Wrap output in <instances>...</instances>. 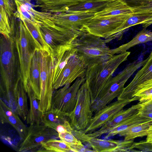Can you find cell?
I'll return each instance as SVG.
<instances>
[{
    "label": "cell",
    "instance_id": "74e56055",
    "mask_svg": "<svg viewBox=\"0 0 152 152\" xmlns=\"http://www.w3.org/2000/svg\"><path fill=\"white\" fill-rule=\"evenodd\" d=\"M0 6L3 7L10 18L16 11L13 0H0Z\"/></svg>",
    "mask_w": 152,
    "mask_h": 152
},
{
    "label": "cell",
    "instance_id": "b9f144b4",
    "mask_svg": "<svg viewBox=\"0 0 152 152\" xmlns=\"http://www.w3.org/2000/svg\"><path fill=\"white\" fill-rule=\"evenodd\" d=\"M125 1H130V0H135V1H148V0H123Z\"/></svg>",
    "mask_w": 152,
    "mask_h": 152
},
{
    "label": "cell",
    "instance_id": "d6986e66",
    "mask_svg": "<svg viewBox=\"0 0 152 152\" xmlns=\"http://www.w3.org/2000/svg\"><path fill=\"white\" fill-rule=\"evenodd\" d=\"M142 24L146 28L152 24V15H144L132 14L124 24L104 39L106 43L114 39H121L124 34L132 26Z\"/></svg>",
    "mask_w": 152,
    "mask_h": 152
},
{
    "label": "cell",
    "instance_id": "5bb4252c",
    "mask_svg": "<svg viewBox=\"0 0 152 152\" xmlns=\"http://www.w3.org/2000/svg\"><path fill=\"white\" fill-rule=\"evenodd\" d=\"M136 100L135 97L131 99L117 100L110 103L95 113L92 118L89 126L84 131V133H92L101 128L116 113L131 102Z\"/></svg>",
    "mask_w": 152,
    "mask_h": 152
},
{
    "label": "cell",
    "instance_id": "4fadbf2b",
    "mask_svg": "<svg viewBox=\"0 0 152 152\" xmlns=\"http://www.w3.org/2000/svg\"><path fill=\"white\" fill-rule=\"evenodd\" d=\"M86 68L75 54L72 56L63 68L56 80L53 83L54 90L71 84L79 77L85 76Z\"/></svg>",
    "mask_w": 152,
    "mask_h": 152
},
{
    "label": "cell",
    "instance_id": "4dcf8cb0",
    "mask_svg": "<svg viewBox=\"0 0 152 152\" xmlns=\"http://www.w3.org/2000/svg\"><path fill=\"white\" fill-rule=\"evenodd\" d=\"M39 152H72L70 145L60 140L52 139L42 144Z\"/></svg>",
    "mask_w": 152,
    "mask_h": 152
},
{
    "label": "cell",
    "instance_id": "f546056e",
    "mask_svg": "<svg viewBox=\"0 0 152 152\" xmlns=\"http://www.w3.org/2000/svg\"><path fill=\"white\" fill-rule=\"evenodd\" d=\"M21 20L35 40L39 49L51 53L49 47L42 36L38 24L31 23L25 19Z\"/></svg>",
    "mask_w": 152,
    "mask_h": 152
},
{
    "label": "cell",
    "instance_id": "e0dca14e",
    "mask_svg": "<svg viewBox=\"0 0 152 152\" xmlns=\"http://www.w3.org/2000/svg\"><path fill=\"white\" fill-rule=\"evenodd\" d=\"M42 123L55 130L58 134L66 132H72L73 130L68 117L53 108L43 113Z\"/></svg>",
    "mask_w": 152,
    "mask_h": 152
},
{
    "label": "cell",
    "instance_id": "ab89813d",
    "mask_svg": "<svg viewBox=\"0 0 152 152\" xmlns=\"http://www.w3.org/2000/svg\"><path fill=\"white\" fill-rule=\"evenodd\" d=\"M72 152H95L93 150L88 149L85 147L82 144L70 145Z\"/></svg>",
    "mask_w": 152,
    "mask_h": 152
},
{
    "label": "cell",
    "instance_id": "d4e9b609",
    "mask_svg": "<svg viewBox=\"0 0 152 152\" xmlns=\"http://www.w3.org/2000/svg\"><path fill=\"white\" fill-rule=\"evenodd\" d=\"M39 57L37 50L32 58L30 67V84L35 97L39 100L41 88V75Z\"/></svg>",
    "mask_w": 152,
    "mask_h": 152
},
{
    "label": "cell",
    "instance_id": "8992f818",
    "mask_svg": "<svg viewBox=\"0 0 152 152\" xmlns=\"http://www.w3.org/2000/svg\"><path fill=\"white\" fill-rule=\"evenodd\" d=\"M40 69L41 88L39 108L43 113L51 108L54 89L53 85V57L52 53L37 50Z\"/></svg>",
    "mask_w": 152,
    "mask_h": 152
},
{
    "label": "cell",
    "instance_id": "2e32d148",
    "mask_svg": "<svg viewBox=\"0 0 152 152\" xmlns=\"http://www.w3.org/2000/svg\"><path fill=\"white\" fill-rule=\"evenodd\" d=\"M147 62L139 70L129 84L125 87L117 100H124L132 98L137 86L143 82L152 79V50Z\"/></svg>",
    "mask_w": 152,
    "mask_h": 152
},
{
    "label": "cell",
    "instance_id": "83f0119b",
    "mask_svg": "<svg viewBox=\"0 0 152 152\" xmlns=\"http://www.w3.org/2000/svg\"><path fill=\"white\" fill-rule=\"evenodd\" d=\"M152 124V119L137 124L120 132L118 135L124 137V140L134 139L137 137H142L147 135V131Z\"/></svg>",
    "mask_w": 152,
    "mask_h": 152
},
{
    "label": "cell",
    "instance_id": "9a60e30c",
    "mask_svg": "<svg viewBox=\"0 0 152 152\" xmlns=\"http://www.w3.org/2000/svg\"><path fill=\"white\" fill-rule=\"evenodd\" d=\"M95 13H71L66 12L52 14L50 20L55 24L71 30L82 31L84 25L94 18Z\"/></svg>",
    "mask_w": 152,
    "mask_h": 152
},
{
    "label": "cell",
    "instance_id": "7402d4cb",
    "mask_svg": "<svg viewBox=\"0 0 152 152\" xmlns=\"http://www.w3.org/2000/svg\"><path fill=\"white\" fill-rule=\"evenodd\" d=\"M115 0H93L81 2L70 7L66 12L71 13L99 12Z\"/></svg>",
    "mask_w": 152,
    "mask_h": 152
},
{
    "label": "cell",
    "instance_id": "f1b7e54d",
    "mask_svg": "<svg viewBox=\"0 0 152 152\" xmlns=\"http://www.w3.org/2000/svg\"><path fill=\"white\" fill-rule=\"evenodd\" d=\"M152 119L141 116L138 113L132 117L119 124L111 129L107 134L105 137L108 138L114 136L121 132L134 125L143 123Z\"/></svg>",
    "mask_w": 152,
    "mask_h": 152
},
{
    "label": "cell",
    "instance_id": "ba28073f",
    "mask_svg": "<svg viewBox=\"0 0 152 152\" xmlns=\"http://www.w3.org/2000/svg\"><path fill=\"white\" fill-rule=\"evenodd\" d=\"M38 25L42 36L51 53L60 46L72 42L83 32L58 26L50 19L44 20Z\"/></svg>",
    "mask_w": 152,
    "mask_h": 152
},
{
    "label": "cell",
    "instance_id": "7c38bea8",
    "mask_svg": "<svg viewBox=\"0 0 152 152\" xmlns=\"http://www.w3.org/2000/svg\"><path fill=\"white\" fill-rule=\"evenodd\" d=\"M74 135L82 142L87 143L95 152H116L131 151L134 139L116 140L102 139L89 136L86 134L73 129Z\"/></svg>",
    "mask_w": 152,
    "mask_h": 152
},
{
    "label": "cell",
    "instance_id": "44dd1931",
    "mask_svg": "<svg viewBox=\"0 0 152 152\" xmlns=\"http://www.w3.org/2000/svg\"><path fill=\"white\" fill-rule=\"evenodd\" d=\"M93 0H37L34 7L41 8L42 12L56 13L66 12L69 8L81 2Z\"/></svg>",
    "mask_w": 152,
    "mask_h": 152
},
{
    "label": "cell",
    "instance_id": "8d00e7d4",
    "mask_svg": "<svg viewBox=\"0 0 152 152\" xmlns=\"http://www.w3.org/2000/svg\"><path fill=\"white\" fill-rule=\"evenodd\" d=\"M59 138L69 145L80 144L82 142L77 139L72 132H66L58 134Z\"/></svg>",
    "mask_w": 152,
    "mask_h": 152
},
{
    "label": "cell",
    "instance_id": "ffe728a7",
    "mask_svg": "<svg viewBox=\"0 0 152 152\" xmlns=\"http://www.w3.org/2000/svg\"><path fill=\"white\" fill-rule=\"evenodd\" d=\"M0 121L2 123H7L11 125L17 131L21 139L23 140L27 133V129L18 116L1 99H0Z\"/></svg>",
    "mask_w": 152,
    "mask_h": 152
},
{
    "label": "cell",
    "instance_id": "52a82bcc",
    "mask_svg": "<svg viewBox=\"0 0 152 152\" xmlns=\"http://www.w3.org/2000/svg\"><path fill=\"white\" fill-rule=\"evenodd\" d=\"M91 105L89 91L85 81L78 91L75 107L68 117L73 129L83 132L88 127L93 116Z\"/></svg>",
    "mask_w": 152,
    "mask_h": 152
},
{
    "label": "cell",
    "instance_id": "603a6c76",
    "mask_svg": "<svg viewBox=\"0 0 152 152\" xmlns=\"http://www.w3.org/2000/svg\"><path fill=\"white\" fill-rule=\"evenodd\" d=\"M131 7L123 0H115L102 10L95 13L94 18H109L121 14H132Z\"/></svg>",
    "mask_w": 152,
    "mask_h": 152
},
{
    "label": "cell",
    "instance_id": "ac0fdd59",
    "mask_svg": "<svg viewBox=\"0 0 152 152\" xmlns=\"http://www.w3.org/2000/svg\"><path fill=\"white\" fill-rule=\"evenodd\" d=\"M140 107V104L139 102L126 110L122 109L116 113L98 130L91 133L86 134L87 135L91 137H99L103 134H107L112 128L137 114Z\"/></svg>",
    "mask_w": 152,
    "mask_h": 152
},
{
    "label": "cell",
    "instance_id": "60d3db41",
    "mask_svg": "<svg viewBox=\"0 0 152 152\" xmlns=\"http://www.w3.org/2000/svg\"><path fill=\"white\" fill-rule=\"evenodd\" d=\"M147 133L146 141L147 142L152 143V124L148 130Z\"/></svg>",
    "mask_w": 152,
    "mask_h": 152
},
{
    "label": "cell",
    "instance_id": "30bf717a",
    "mask_svg": "<svg viewBox=\"0 0 152 152\" xmlns=\"http://www.w3.org/2000/svg\"><path fill=\"white\" fill-rule=\"evenodd\" d=\"M58 138V134L55 130L42 123L32 124L28 128L26 136L20 144L19 151L39 152L42 143Z\"/></svg>",
    "mask_w": 152,
    "mask_h": 152
},
{
    "label": "cell",
    "instance_id": "5b68a950",
    "mask_svg": "<svg viewBox=\"0 0 152 152\" xmlns=\"http://www.w3.org/2000/svg\"><path fill=\"white\" fill-rule=\"evenodd\" d=\"M20 20V28L12 37L15 41L19 57L21 80L27 93L31 62L37 50L39 49L29 31Z\"/></svg>",
    "mask_w": 152,
    "mask_h": 152
},
{
    "label": "cell",
    "instance_id": "484cf974",
    "mask_svg": "<svg viewBox=\"0 0 152 152\" xmlns=\"http://www.w3.org/2000/svg\"><path fill=\"white\" fill-rule=\"evenodd\" d=\"M27 93L29 99L30 108L26 116V123L29 124H41L43 113L39 109V100L35 97L34 92L29 83Z\"/></svg>",
    "mask_w": 152,
    "mask_h": 152
},
{
    "label": "cell",
    "instance_id": "9c48e42d",
    "mask_svg": "<svg viewBox=\"0 0 152 152\" xmlns=\"http://www.w3.org/2000/svg\"><path fill=\"white\" fill-rule=\"evenodd\" d=\"M85 80V76L79 77L71 85V84H68L54 91L51 108L57 110L68 117L75 107L78 91Z\"/></svg>",
    "mask_w": 152,
    "mask_h": 152
},
{
    "label": "cell",
    "instance_id": "e575fe53",
    "mask_svg": "<svg viewBox=\"0 0 152 152\" xmlns=\"http://www.w3.org/2000/svg\"><path fill=\"white\" fill-rule=\"evenodd\" d=\"M0 32L1 34L10 37L11 34V23L8 16L3 7L0 6Z\"/></svg>",
    "mask_w": 152,
    "mask_h": 152
},
{
    "label": "cell",
    "instance_id": "3957f363",
    "mask_svg": "<svg viewBox=\"0 0 152 152\" xmlns=\"http://www.w3.org/2000/svg\"><path fill=\"white\" fill-rule=\"evenodd\" d=\"M130 54V52L126 51L115 55L108 60L86 68L85 82L89 91L91 104L115 72L127 60Z\"/></svg>",
    "mask_w": 152,
    "mask_h": 152
},
{
    "label": "cell",
    "instance_id": "836d02e7",
    "mask_svg": "<svg viewBox=\"0 0 152 152\" xmlns=\"http://www.w3.org/2000/svg\"><path fill=\"white\" fill-rule=\"evenodd\" d=\"M134 97H136L140 102L152 99V79L137 86L132 98Z\"/></svg>",
    "mask_w": 152,
    "mask_h": 152
},
{
    "label": "cell",
    "instance_id": "277c9868",
    "mask_svg": "<svg viewBox=\"0 0 152 152\" xmlns=\"http://www.w3.org/2000/svg\"><path fill=\"white\" fill-rule=\"evenodd\" d=\"M148 58L136 61L129 64L122 71L112 77L105 84L96 100L91 105V109L95 113L111 103L121 94L124 85L134 73L147 62Z\"/></svg>",
    "mask_w": 152,
    "mask_h": 152
},
{
    "label": "cell",
    "instance_id": "7a4b0ae2",
    "mask_svg": "<svg viewBox=\"0 0 152 152\" xmlns=\"http://www.w3.org/2000/svg\"><path fill=\"white\" fill-rule=\"evenodd\" d=\"M1 35L0 38V72L6 94L13 92L20 77L19 58L14 38Z\"/></svg>",
    "mask_w": 152,
    "mask_h": 152
},
{
    "label": "cell",
    "instance_id": "1f68e13d",
    "mask_svg": "<svg viewBox=\"0 0 152 152\" xmlns=\"http://www.w3.org/2000/svg\"><path fill=\"white\" fill-rule=\"evenodd\" d=\"M23 5L27 11L32 22L38 24L44 20L49 19L52 13L44 12H39L33 9L32 4L29 0H19Z\"/></svg>",
    "mask_w": 152,
    "mask_h": 152
},
{
    "label": "cell",
    "instance_id": "6da1fadb",
    "mask_svg": "<svg viewBox=\"0 0 152 152\" xmlns=\"http://www.w3.org/2000/svg\"><path fill=\"white\" fill-rule=\"evenodd\" d=\"M75 54L86 68L108 60L113 56L104 39L83 32L74 41Z\"/></svg>",
    "mask_w": 152,
    "mask_h": 152
},
{
    "label": "cell",
    "instance_id": "f35d334b",
    "mask_svg": "<svg viewBox=\"0 0 152 152\" xmlns=\"http://www.w3.org/2000/svg\"><path fill=\"white\" fill-rule=\"evenodd\" d=\"M134 148L138 149L141 151H152V143L147 142L146 141L134 142L131 149L132 150Z\"/></svg>",
    "mask_w": 152,
    "mask_h": 152
},
{
    "label": "cell",
    "instance_id": "cb8c5ba5",
    "mask_svg": "<svg viewBox=\"0 0 152 152\" xmlns=\"http://www.w3.org/2000/svg\"><path fill=\"white\" fill-rule=\"evenodd\" d=\"M14 96L16 102V113L24 121L26 120L28 111L27 98L22 82L20 78L15 84L14 88Z\"/></svg>",
    "mask_w": 152,
    "mask_h": 152
},
{
    "label": "cell",
    "instance_id": "4316f807",
    "mask_svg": "<svg viewBox=\"0 0 152 152\" xmlns=\"http://www.w3.org/2000/svg\"><path fill=\"white\" fill-rule=\"evenodd\" d=\"M150 41H152V31L144 28L129 42L115 49H111V53L114 56L116 54L126 51L135 45Z\"/></svg>",
    "mask_w": 152,
    "mask_h": 152
},
{
    "label": "cell",
    "instance_id": "d590c367",
    "mask_svg": "<svg viewBox=\"0 0 152 152\" xmlns=\"http://www.w3.org/2000/svg\"><path fill=\"white\" fill-rule=\"evenodd\" d=\"M138 113L143 117L152 119V99L142 102Z\"/></svg>",
    "mask_w": 152,
    "mask_h": 152
},
{
    "label": "cell",
    "instance_id": "8fae6325",
    "mask_svg": "<svg viewBox=\"0 0 152 152\" xmlns=\"http://www.w3.org/2000/svg\"><path fill=\"white\" fill-rule=\"evenodd\" d=\"M132 14L106 18L94 17L84 25L81 31L104 39L124 24Z\"/></svg>",
    "mask_w": 152,
    "mask_h": 152
},
{
    "label": "cell",
    "instance_id": "d6a6232c",
    "mask_svg": "<svg viewBox=\"0 0 152 152\" xmlns=\"http://www.w3.org/2000/svg\"><path fill=\"white\" fill-rule=\"evenodd\" d=\"M132 10V14L152 15V0L126 1Z\"/></svg>",
    "mask_w": 152,
    "mask_h": 152
}]
</instances>
